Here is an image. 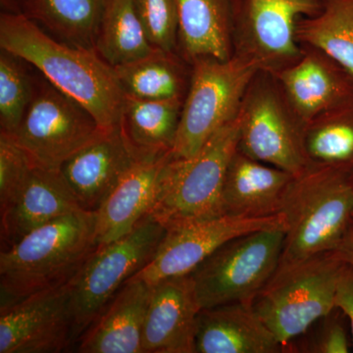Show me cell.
Returning <instances> with one entry per match:
<instances>
[{
	"mask_svg": "<svg viewBox=\"0 0 353 353\" xmlns=\"http://www.w3.org/2000/svg\"><path fill=\"white\" fill-rule=\"evenodd\" d=\"M0 48L38 69L87 109L102 130L120 125L126 94L115 69L94 50L58 41L31 18L12 12L0 16Z\"/></svg>",
	"mask_w": 353,
	"mask_h": 353,
	"instance_id": "obj_1",
	"label": "cell"
},
{
	"mask_svg": "<svg viewBox=\"0 0 353 353\" xmlns=\"http://www.w3.org/2000/svg\"><path fill=\"white\" fill-rule=\"evenodd\" d=\"M97 211L81 209L26 234L0 253V310L67 284L99 246Z\"/></svg>",
	"mask_w": 353,
	"mask_h": 353,
	"instance_id": "obj_2",
	"label": "cell"
},
{
	"mask_svg": "<svg viewBox=\"0 0 353 353\" xmlns=\"http://www.w3.org/2000/svg\"><path fill=\"white\" fill-rule=\"evenodd\" d=\"M281 213L285 234L277 270L334 252L353 220V173L308 167L294 176Z\"/></svg>",
	"mask_w": 353,
	"mask_h": 353,
	"instance_id": "obj_3",
	"label": "cell"
},
{
	"mask_svg": "<svg viewBox=\"0 0 353 353\" xmlns=\"http://www.w3.org/2000/svg\"><path fill=\"white\" fill-rule=\"evenodd\" d=\"M239 117L219 130L190 158L167 164L150 217L166 229L223 215L228 167L239 148Z\"/></svg>",
	"mask_w": 353,
	"mask_h": 353,
	"instance_id": "obj_4",
	"label": "cell"
},
{
	"mask_svg": "<svg viewBox=\"0 0 353 353\" xmlns=\"http://www.w3.org/2000/svg\"><path fill=\"white\" fill-rule=\"evenodd\" d=\"M345 262L321 253L278 269L252 299V307L278 341L287 345L334 307Z\"/></svg>",
	"mask_w": 353,
	"mask_h": 353,
	"instance_id": "obj_5",
	"label": "cell"
},
{
	"mask_svg": "<svg viewBox=\"0 0 353 353\" xmlns=\"http://www.w3.org/2000/svg\"><path fill=\"white\" fill-rule=\"evenodd\" d=\"M189 90L183 99L173 154L194 157L211 137L236 119L259 67L243 57H199L192 62Z\"/></svg>",
	"mask_w": 353,
	"mask_h": 353,
	"instance_id": "obj_6",
	"label": "cell"
},
{
	"mask_svg": "<svg viewBox=\"0 0 353 353\" xmlns=\"http://www.w3.org/2000/svg\"><path fill=\"white\" fill-rule=\"evenodd\" d=\"M167 229L148 216L131 233L99 245L68 283L74 340L108 307L128 281L150 263Z\"/></svg>",
	"mask_w": 353,
	"mask_h": 353,
	"instance_id": "obj_7",
	"label": "cell"
},
{
	"mask_svg": "<svg viewBox=\"0 0 353 353\" xmlns=\"http://www.w3.org/2000/svg\"><path fill=\"white\" fill-rule=\"evenodd\" d=\"M238 117L241 152L296 176L308 168L303 145L306 124L274 74L263 70L255 74Z\"/></svg>",
	"mask_w": 353,
	"mask_h": 353,
	"instance_id": "obj_8",
	"label": "cell"
},
{
	"mask_svg": "<svg viewBox=\"0 0 353 353\" xmlns=\"http://www.w3.org/2000/svg\"><path fill=\"white\" fill-rule=\"evenodd\" d=\"M285 228L241 234L227 241L190 273L202 308L252 303L277 271Z\"/></svg>",
	"mask_w": 353,
	"mask_h": 353,
	"instance_id": "obj_9",
	"label": "cell"
},
{
	"mask_svg": "<svg viewBox=\"0 0 353 353\" xmlns=\"http://www.w3.org/2000/svg\"><path fill=\"white\" fill-rule=\"evenodd\" d=\"M325 0H232L233 55L280 73L299 61L297 24L322 10Z\"/></svg>",
	"mask_w": 353,
	"mask_h": 353,
	"instance_id": "obj_10",
	"label": "cell"
},
{
	"mask_svg": "<svg viewBox=\"0 0 353 353\" xmlns=\"http://www.w3.org/2000/svg\"><path fill=\"white\" fill-rule=\"evenodd\" d=\"M102 131L87 109L44 80L34 87L20 126L9 136L32 164L59 171L67 159Z\"/></svg>",
	"mask_w": 353,
	"mask_h": 353,
	"instance_id": "obj_11",
	"label": "cell"
},
{
	"mask_svg": "<svg viewBox=\"0 0 353 353\" xmlns=\"http://www.w3.org/2000/svg\"><path fill=\"white\" fill-rule=\"evenodd\" d=\"M272 228L285 229L283 213L262 218L221 215L168 228L150 263L129 281H143L153 285L164 279L190 275L227 241Z\"/></svg>",
	"mask_w": 353,
	"mask_h": 353,
	"instance_id": "obj_12",
	"label": "cell"
},
{
	"mask_svg": "<svg viewBox=\"0 0 353 353\" xmlns=\"http://www.w3.org/2000/svg\"><path fill=\"white\" fill-rule=\"evenodd\" d=\"M73 343L68 283L0 310V353H58Z\"/></svg>",
	"mask_w": 353,
	"mask_h": 353,
	"instance_id": "obj_13",
	"label": "cell"
},
{
	"mask_svg": "<svg viewBox=\"0 0 353 353\" xmlns=\"http://www.w3.org/2000/svg\"><path fill=\"white\" fill-rule=\"evenodd\" d=\"M141 158L120 124L103 130L67 159L59 171L81 208L97 211Z\"/></svg>",
	"mask_w": 353,
	"mask_h": 353,
	"instance_id": "obj_14",
	"label": "cell"
},
{
	"mask_svg": "<svg viewBox=\"0 0 353 353\" xmlns=\"http://www.w3.org/2000/svg\"><path fill=\"white\" fill-rule=\"evenodd\" d=\"M201 310L190 274L153 285L143 326V353H196Z\"/></svg>",
	"mask_w": 353,
	"mask_h": 353,
	"instance_id": "obj_15",
	"label": "cell"
},
{
	"mask_svg": "<svg viewBox=\"0 0 353 353\" xmlns=\"http://www.w3.org/2000/svg\"><path fill=\"white\" fill-rule=\"evenodd\" d=\"M172 158L173 150L141 157L114 188L97 210L99 245L127 236L150 216Z\"/></svg>",
	"mask_w": 353,
	"mask_h": 353,
	"instance_id": "obj_16",
	"label": "cell"
},
{
	"mask_svg": "<svg viewBox=\"0 0 353 353\" xmlns=\"http://www.w3.org/2000/svg\"><path fill=\"white\" fill-rule=\"evenodd\" d=\"M301 46L299 61L275 76L290 105L306 124L353 99V79L322 50Z\"/></svg>",
	"mask_w": 353,
	"mask_h": 353,
	"instance_id": "obj_17",
	"label": "cell"
},
{
	"mask_svg": "<svg viewBox=\"0 0 353 353\" xmlns=\"http://www.w3.org/2000/svg\"><path fill=\"white\" fill-rule=\"evenodd\" d=\"M294 176L253 159L238 148L228 167L223 187V215L262 218L282 214Z\"/></svg>",
	"mask_w": 353,
	"mask_h": 353,
	"instance_id": "obj_18",
	"label": "cell"
},
{
	"mask_svg": "<svg viewBox=\"0 0 353 353\" xmlns=\"http://www.w3.org/2000/svg\"><path fill=\"white\" fill-rule=\"evenodd\" d=\"M83 209L60 171L36 166L1 215V246L8 248L34 230Z\"/></svg>",
	"mask_w": 353,
	"mask_h": 353,
	"instance_id": "obj_19",
	"label": "cell"
},
{
	"mask_svg": "<svg viewBox=\"0 0 353 353\" xmlns=\"http://www.w3.org/2000/svg\"><path fill=\"white\" fill-rule=\"evenodd\" d=\"M285 347L252 303L202 308L197 316L196 353H283Z\"/></svg>",
	"mask_w": 353,
	"mask_h": 353,
	"instance_id": "obj_20",
	"label": "cell"
},
{
	"mask_svg": "<svg viewBox=\"0 0 353 353\" xmlns=\"http://www.w3.org/2000/svg\"><path fill=\"white\" fill-rule=\"evenodd\" d=\"M152 285L128 281L79 339L81 353H143V326Z\"/></svg>",
	"mask_w": 353,
	"mask_h": 353,
	"instance_id": "obj_21",
	"label": "cell"
},
{
	"mask_svg": "<svg viewBox=\"0 0 353 353\" xmlns=\"http://www.w3.org/2000/svg\"><path fill=\"white\" fill-rule=\"evenodd\" d=\"M179 53L189 63L199 57H233L232 0H176Z\"/></svg>",
	"mask_w": 353,
	"mask_h": 353,
	"instance_id": "obj_22",
	"label": "cell"
},
{
	"mask_svg": "<svg viewBox=\"0 0 353 353\" xmlns=\"http://www.w3.org/2000/svg\"><path fill=\"white\" fill-rule=\"evenodd\" d=\"M114 69L125 94L145 101H183L192 75L180 53L162 50Z\"/></svg>",
	"mask_w": 353,
	"mask_h": 353,
	"instance_id": "obj_23",
	"label": "cell"
},
{
	"mask_svg": "<svg viewBox=\"0 0 353 353\" xmlns=\"http://www.w3.org/2000/svg\"><path fill=\"white\" fill-rule=\"evenodd\" d=\"M183 99L145 101L125 97L121 127L139 157L173 150Z\"/></svg>",
	"mask_w": 353,
	"mask_h": 353,
	"instance_id": "obj_24",
	"label": "cell"
},
{
	"mask_svg": "<svg viewBox=\"0 0 353 353\" xmlns=\"http://www.w3.org/2000/svg\"><path fill=\"white\" fill-rule=\"evenodd\" d=\"M95 51L113 68L157 52L146 37L134 0H104Z\"/></svg>",
	"mask_w": 353,
	"mask_h": 353,
	"instance_id": "obj_25",
	"label": "cell"
},
{
	"mask_svg": "<svg viewBox=\"0 0 353 353\" xmlns=\"http://www.w3.org/2000/svg\"><path fill=\"white\" fill-rule=\"evenodd\" d=\"M303 145L308 167L353 173V99L306 123Z\"/></svg>",
	"mask_w": 353,
	"mask_h": 353,
	"instance_id": "obj_26",
	"label": "cell"
},
{
	"mask_svg": "<svg viewBox=\"0 0 353 353\" xmlns=\"http://www.w3.org/2000/svg\"><path fill=\"white\" fill-rule=\"evenodd\" d=\"M296 37L333 58L353 79V0H325L317 15L299 21Z\"/></svg>",
	"mask_w": 353,
	"mask_h": 353,
	"instance_id": "obj_27",
	"label": "cell"
},
{
	"mask_svg": "<svg viewBox=\"0 0 353 353\" xmlns=\"http://www.w3.org/2000/svg\"><path fill=\"white\" fill-rule=\"evenodd\" d=\"M104 0H32V15L64 43L95 50Z\"/></svg>",
	"mask_w": 353,
	"mask_h": 353,
	"instance_id": "obj_28",
	"label": "cell"
},
{
	"mask_svg": "<svg viewBox=\"0 0 353 353\" xmlns=\"http://www.w3.org/2000/svg\"><path fill=\"white\" fill-rule=\"evenodd\" d=\"M21 58L8 51L0 52V131L13 134L24 118L32 97L34 85Z\"/></svg>",
	"mask_w": 353,
	"mask_h": 353,
	"instance_id": "obj_29",
	"label": "cell"
},
{
	"mask_svg": "<svg viewBox=\"0 0 353 353\" xmlns=\"http://www.w3.org/2000/svg\"><path fill=\"white\" fill-rule=\"evenodd\" d=\"M352 350L347 317L334 307L305 332L290 341L285 352L348 353Z\"/></svg>",
	"mask_w": 353,
	"mask_h": 353,
	"instance_id": "obj_30",
	"label": "cell"
},
{
	"mask_svg": "<svg viewBox=\"0 0 353 353\" xmlns=\"http://www.w3.org/2000/svg\"><path fill=\"white\" fill-rule=\"evenodd\" d=\"M137 13L153 48L179 52V13L176 0H134Z\"/></svg>",
	"mask_w": 353,
	"mask_h": 353,
	"instance_id": "obj_31",
	"label": "cell"
},
{
	"mask_svg": "<svg viewBox=\"0 0 353 353\" xmlns=\"http://www.w3.org/2000/svg\"><path fill=\"white\" fill-rule=\"evenodd\" d=\"M34 166L11 136L0 131V211L18 196Z\"/></svg>",
	"mask_w": 353,
	"mask_h": 353,
	"instance_id": "obj_32",
	"label": "cell"
},
{
	"mask_svg": "<svg viewBox=\"0 0 353 353\" xmlns=\"http://www.w3.org/2000/svg\"><path fill=\"white\" fill-rule=\"evenodd\" d=\"M336 307L340 308L347 317L352 334L353 350V266L345 263L336 288Z\"/></svg>",
	"mask_w": 353,
	"mask_h": 353,
	"instance_id": "obj_33",
	"label": "cell"
},
{
	"mask_svg": "<svg viewBox=\"0 0 353 353\" xmlns=\"http://www.w3.org/2000/svg\"><path fill=\"white\" fill-rule=\"evenodd\" d=\"M332 252L341 261L353 266V220L340 245Z\"/></svg>",
	"mask_w": 353,
	"mask_h": 353,
	"instance_id": "obj_34",
	"label": "cell"
},
{
	"mask_svg": "<svg viewBox=\"0 0 353 353\" xmlns=\"http://www.w3.org/2000/svg\"><path fill=\"white\" fill-rule=\"evenodd\" d=\"M2 3H7V1H10V0H1Z\"/></svg>",
	"mask_w": 353,
	"mask_h": 353,
	"instance_id": "obj_35",
	"label": "cell"
}]
</instances>
